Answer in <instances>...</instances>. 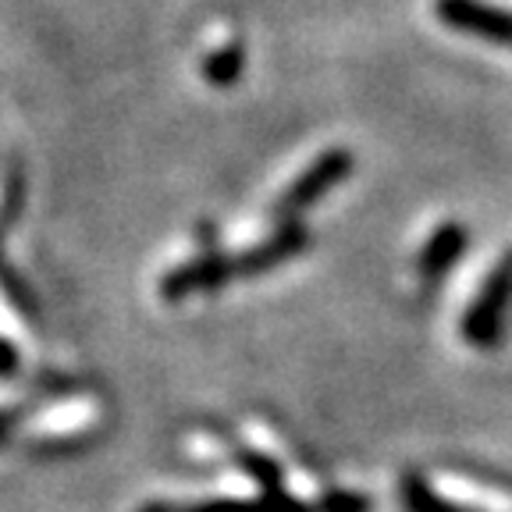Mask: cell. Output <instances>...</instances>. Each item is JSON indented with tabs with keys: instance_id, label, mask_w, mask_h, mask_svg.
<instances>
[{
	"instance_id": "6da1fadb",
	"label": "cell",
	"mask_w": 512,
	"mask_h": 512,
	"mask_svg": "<svg viewBox=\"0 0 512 512\" xmlns=\"http://www.w3.org/2000/svg\"><path fill=\"white\" fill-rule=\"evenodd\" d=\"M438 15L456 29L512 47V11L491 8L480 0H438Z\"/></svg>"
},
{
	"instance_id": "3957f363",
	"label": "cell",
	"mask_w": 512,
	"mask_h": 512,
	"mask_svg": "<svg viewBox=\"0 0 512 512\" xmlns=\"http://www.w3.org/2000/svg\"><path fill=\"white\" fill-rule=\"evenodd\" d=\"M345 164H349V160L338 157V153H331V157L320 160L317 168H313L310 175L303 178V182H296V189L288 192L285 210H296V207H303V203H310L313 196H320V192L328 189V185L335 182L338 175H345Z\"/></svg>"
},
{
	"instance_id": "7a4b0ae2",
	"label": "cell",
	"mask_w": 512,
	"mask_h": 512,
	"mask_svg": "<svg viewBox=\"0 0 512 512\" xmlns=\"http://www.w3.org/2000/svg\"><path fill=\"white\" fill-rule=\"evenodd\" d=\"M512 296V253L505 256L502 264L495 267L491 281L484 285V296L477 299L473 306L470 320H466V335L473 338L477 345H488L495 338V328H498V317H502L505 303Z\"/></svg>"
}]
</instances>
